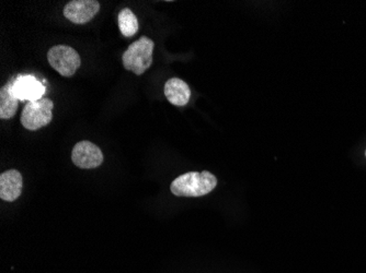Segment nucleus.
<instances>
[{
    "label": "nucleus",
    "mask_w": 366,
    "mask_h": 273,
    "mask_svg": "<svg viewBox=\"0 0 366 273\" xmlns=\"http://www.w3.org/2000/svg\"><path fill=\"white\" fill-rule=\"evenodd\" d=\"M117 21H119V29L125 38H132L139 32V19L129 8L121 10Z\"/></svg>",
    "instance_id": "9b49d317"
},
{
    "label": "nucleus",
    "mask_w": 366,
    "mask_h": 273,
    "mask_svg": "<svg viewBox=\"0 0 366 273\" xmlns=\"http://www.w3.org/2000/svg\"><path fill=\"white\" fill-rule=\"evenodd\" d=\"M163 92L167 100L176 106H185L191 99L190 87L179 78L169 79L165 84Z\"/></svg>",
    "instance_id": "1a4fd4ad"
},
{
    "label": "nucleus",
    "mask_w": 366,
    "mask_h": 273,
    "mask_svg": "<svg viewBox=\"0 0 366 273\" xmlns=\"http://www.w3.org/2000/svg\"><path fill=\"white\" fill-rule=\"evenodd\" d=\"M11 91L19 101H38L45 94V87L34 76H18L10 81Z\"/></svg>",
    "instance_id": "39448f33"
},
{
    "label": "nucleus",
    "mask_w": 366,
    "mask_h": 273,
    "mask_svg": "<svg viewBox=\"0 0 366 273\" xmlns=\"http://www.w3.org/2000/svg\"><path fill=\"white\" fill-rule=\"evenodd\" d=\"M48 64L60 76H74L82 65L80 56L74 48L66 45H56L50 48L48 52Z\"/></svg>",
    "instance_id": "20e7f679"
},
{
    "label": "nucleus",
    "mask_w": 366,
    "mask_h": 273,
    "mask_svg": "<svg viewBox=\"0 0 366 273\" xmlns=\"http://www.w3.org/2000/svg\"><path fill=\"white\" fill-rule=\"evenodd\" d=\"M72 163L80 169H96L103 163V153L95 143L80 141L72 149Z\"/></svg>",
    "instance_id": "423d86ee"
},
{
    "label": "nucleus",
    "mask_w": 366,
    "mask_h": 273,
    "mask_svg": "<svg viewBox=\"0 0 366 273\" xmlns=\"http://www.w3.org/2000/svg\"><path fill=\"white\" fill-rule=\"evenodd\" d=\"M100 10V4L97 0H72L65 6V18L75 24H85L96 17Z\"/></svg>",
    "instance_id": "0eeeda50"
},
{
    "label": "nucleus",
    "mask_w": 366,
    "mask_h": 273,
    "mask_svg": "<svg viewBox=\"0 0 366 273\" xmlns=\"http://www.w3.org/2000/svg\"><path fill=\"white\" fill-rule=\"evenodd\" d=\"M19 100L11 91V84L8 82L0 90V118L10 119L17 113Z\"/></svg>",
    "instance_id": "9d476101"
},
{
    "label": "nucleus",
    "mask_w": 366,
    "mask_h": 273,
    "mask_svg": "<svg viewBox=\"0 0 366 273\" xmlns=\"http://www.w3.org/2000/svg\"><path fill=\"white\" fill-rule=\"evenodd\" d=\"M365 155H366V151H365Z\"/></svg>",
    "instance_id": "f8f14e48"
},
{
    "label": "nucleus",
    "mask_w": 366,
    "mask_h": 273,
    "mask_svg": "<svg viewBox=\"0 0 366 273\" xmlns=\"http://www.w3.org/2000/svg\"><path fill=\"white\" fill-rule=\"evenodd\" d=\"M216 186L217 179L210 172H188L171 183L170 190L177 197H202L211 193Z\"/></svg>",
    "instance_id": "f257e3e1"
},
{
    "label": "nucleus",
    "mask_w": 366,
    "mask_h": 273,
    "mask_svg": "<svg viewBox=\"0 0 366 273\" xmlns=\"http://www.w3.org/2000/svg\"><path fill=\"white\" fill-rule=\"evenodd\" d=\"M155 43L151 38L141 36L123 52L122 62L125 69L141 76L153 64Z\"/></svg>",
    "instance_id": "f03ea898"
},
{
    "label": "nucleus",
    "mask_w": 366,
    "mask_h": 273,
    "mask_svg": "<svg viewBox=\"0 0 366 273\" xmlns=\"http://www.w3.org/2000/svg\"><path fill=\"white\" fill-rule=\"evenodd\" d=\"M23 179L17 169L4 172L0 175V198L5 201H16L21 196Z\"/></svg>",
    "instance_id": "6e6552de"
},
{
    "label": "nucleus",
    "mask_w": 366,
    "mask_h": 273,
    "mask_svg": "<svg viewBox=\"0 0 366 273\" xmlns=\"http://www.w3.org/2000/svg\"><path fill=\"white\" fill-rule=\"evenodd\" d=\"M53 107L54 103L48 98L28 102L22 111V126L31 131L43 128L53 119Z\"/></svg>",
    "instance_id": "7ed1b4c3"
}]
</instances>
